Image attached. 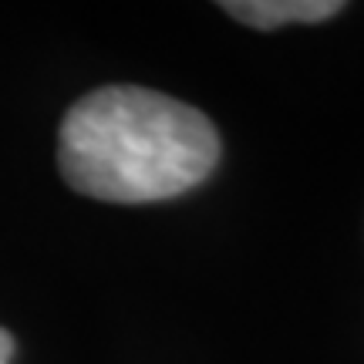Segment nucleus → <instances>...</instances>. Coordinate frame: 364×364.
Returning <instances> with one entry per match:
<instances>
[{
  "mask_svg": "<svg viewBox=\"0 0 364 364\" xmlns=\"http://www.w3.org/2000/svg\"><path fill=\"white\" fill-rule=\"evenodd\" d=\"M226 14H233L236 21L250 27H284V24H317L341 14L344 4L338 0H226L220 4Z\"/></svg>",
  "mask_w": 364,
  "mask_h": 364,
  "instance_id": "f03ea898",
  "label": "nucleus"
},
{
  "mask_svg": "<svg viewBox=\"0 0 364 364\" xmlns=\"http://www.w3.org/2000/svg\"><path fill=\"white\" fill-rule=\"evenodd\" d=\"M220 162V135L199 108L162 91L108 85L71 105L58 166L81 196L159 203L189 193Z\"/></svg>",
  "mask_w": 364,
  "mask_h": 364,
  "instance_id": "f257e3e1",
  "label": "nucleus"
},
{
  "mask_svg": "<svg viewBox=\"0 0 364 364\" xmlns=\"http://www.w3.org/2000/svg\"><path fill=\"white\" fill-rule=\"evenodd\" d=\"M11 358H14V338L0 327V364H11Z\"/></svg>",
  "mask_w": 364,
  "mask_h": 364,
  "instance_id": "7ed1b4c3",
  "label": "nucleus"
}]
</instances>
